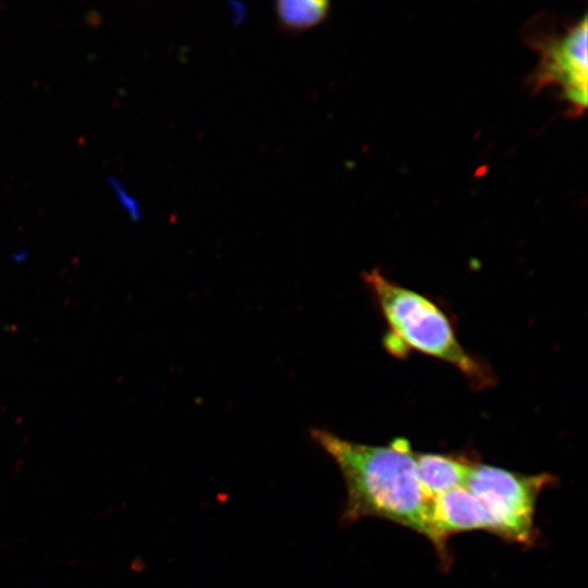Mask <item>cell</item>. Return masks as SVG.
Wrapping results in <instances>:
<instances>
[{
	"label": "cell",
	"mask_w": 588,
	"mask_h": 588,
	"mask_svg": "<svg viewBox=\"0 0 588 588\" xmlns=\"http://www.w3.org/2000/svg\"><path fill=\"white\" fill-rule=\"evenodd\" d=\"M313 439L336 464L346 488L342 523L383 518L411 528L436 548L430 524V499L418 478L415 452L406 439L368 445L314 429Z\"/></svg>",
	"instance_id": "obj_1"
},
{
	"label": "cell",
	"mask_w": 588,
	"mask_h": 588,
	"mask_svg": "<svg viewBox=\"0 0 588 588\" xmlns=\"http://www.w3.org/2000/svg\"><path fill=\"white\" fill-rule=\"evenodd\" d=\"M417 474L426 495L433 498L465 485L474 461L458 454L415 453Z\"/></svg>",
	"instance_id": "obj_5"
},
{
	"label": "cell",
	"mask_w": 588,
	"mask_h": 588,
	"mask_svg": "<svg viewBox=\"0 0 588 588\" xmlns=\"http://www.w3.org/2000/svg\"><path fill=\"white\" fill-rule=\"evenodd\" d=\"M553 480V476L546 473L525 475L475 462L464 487L487 509L494 525V535L530 546L537 537L535 513L538 495Z\"/></svg>",
	"instance_id": "obj_3"
},
{
	"label": "cell",
	"mask_w": 588,
	"mask_h": 588,
	"mask_svg": "<svg viewBox=\"0 0 588 588\" xmlns=\"http://www.w3.org/2000/svg\"><path fill=\"white\" fill-rule=\"evenodd\" d=\"M324 0H280L275 14L280 26L290 32H303L322 23L329 13Z\"/></svg>",
	"instance_id": "obj_6"
},
{
	"label": "cell",
	"mask_w": 588,
	"mask_h": 588,
	"mask_svg": "<svg viewBox=\"0 0 588 588\" xmlns=\"http://www.w3.org/2000/svg\"><path fill=\"white\" fill-rule=\"evenodd\" d=\"M587 17L561 35L537 41L540 62L532 76L535 90L556 86L571 106V113L580 114L587 105L588 50Z\"/></svg>",
	"instance_id": "obj_4"
},
{
	"label": "cell",
	"mask_w": 588,
	"mask_h": 588,
	"mask_svg": "<svg viewBox=\"0 0 588 588\" xmlns=\"http://www.w3.org/2000/svg\"><path fill=\"white\" fill-rule=\"evenodd\" d=\"M363 279L387 322L383 343L389 353L404 357L416 351L440 359L455 367L476 390L495 382L490 366L460 343L454 322L438 303L377 269L364 272Z\"/></svg>",
	"instance_id": "obj_2"
}]
</instances>
